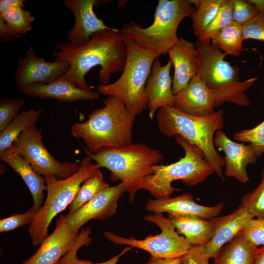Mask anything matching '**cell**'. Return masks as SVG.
Returning <instances> with one entry per match:
<instances>
[{
  "label": "cell",
  "mask_w": 264,
  "mask_h": 264,
  "mask_svg": "<svg viewBox=\"0 0 264 264\" xmlns=\"http://www.w3.org/2000/svg\"><path fill=\"white\" fill-rule=\"evenodd\" d=\"M54 61L66 62L69 68L62 77L84 89H90L86 75L93 67L99 66V79L108 84L111 74L123 70L127 58V47L120 29L110 27L94 33L89 42L81 46L69 42L57 43Z\"/></svg>",
  "instance_id": "6da1fadb"
},
{
  "label": "cell",
  "mask_w": 264,
  "mask_h": 264,
  "mask_svg": "<svg viewBox=\"0 0 264 264\" xmlns=\"http://www.w3.org/2000/svg\"><path fill=\"white\" fill-rule=\"evenodd\" d=\"M104 106L95 109L84 122L74 123L71 133L81 138L89 152L104 148H119L133 143L132 129L135 115L120 99L108 96Z\"/></svg>",
  "instance_id": "7a4b0ae2"
},
{
  "label": "cell",
  "mask_w": 264,
  "mask_h": 264,
  "mask_svg": "<svg viewBox=\"0 0 264 264\" xmlns=\"http://www.w3.org/2000/svg\"><path fill=\"white\" fill-rule=\"evenodd\" d=\"M156 119L159 132L167 137L181 136L199 148L215 173L224 179L222 167L224 159L217 151L214 138L216 132L224 127L223 110L221 109L205 116L186 113L174 106H164L157 111Z\"/></svg>",
  "instance_id": "3957f363"
},
{
  "label": "cell",
  "mask_w": 264,
  "mask_h": 264,
  "mask_svg": "<svg viewBox=\"0 0 264 264\" xmlns=\"http://www.w3.org/2000/svg\"><path fill=\"white\" fill-rule=\"evenodd\" d=\"M86 155L100 167L108 169L112 181H120L132 202L143 189L145 178L153 173V167L163 160L160 151L143 143H132L119 148H104L95 153L85 149Z\"/></svg>",
  "instance_id": "277c9868"
},
{
  "label": "cell",
  "mask_w": 264,
  "mask_h": 264,
  "mask_svg": "<svg viewBox=\"0 0 264 264\" xmlns=\"http://www.w3.org/2000/svg\"><path fill=\"white\" fill-rule=\"evenodd\" d=\"M195 11L190 0H159L153 23L142 27L133 21L124 24L121 33L141 47L159 56L168 53L178 42L177 29L185 18L192 17Z\"/></svg>",
  "instance_id": "5b68a950"
},
{
  "label": "cell",
  "mask_w": 264,
  "mask_h": 264,
  "mask_svg": "<svg viewBox=\"0 0 264 264\" xmlns=\"http://www.w3.org/2000/svg\"><path fill=\"white\" fill-rule=\"evenodd\" d=\"M195 44L198 51L200 66L198 73L216 96L215 107L225 102L240 106H248L250 101L245 91L252 86L257 77L244 81L239 78V67L225 60L226 55L211 41L197 40Z\"/></svg>",
  "instance_id": "8992f818"
},
{
  "label": "cell",
  "mask_w": 264,
  "mask_h": 264,
  "mask_svg": "<svg viewBox=\"0 0 264 264\" xmlns=\"http://www.w3.org/2000/svg\"><path fill=\"white\" fill-rule=\"evenodd\" d=\"M127 58L121 76L114 82L98 84L99 93L121 99L133 114L138 115L147 109L146 86L152 67L159 56L141 47L130 39H124Z\"/></svg>",
  "instance_id": "52a82bcc"
},
{
  "label": "cell",
  "mask_w": 264,
  "mask_h": 264,
  "mask_svg": "<svg viewBox=\"0 0 264 264\" xmlns=\"http://www.w3.org/2000/svg\"><path fill=\"white\" fill-rule=\"evenodd\" d=\"M174 137L183 149L184 156L169 165L154 166L153 173L146 176L143 181V189L155 198H169L174 191H180L172 186L174 181L181 180L187 186H196L215 173L199 148L180 136Z\"/></svg>",
  "instance_id": "ba28073f"
},
{
  "label": "cell",
  "mask_w": 264,
  "mask_h": 264,
  "mask_svg": "<svg viewBox=\"0 0 264 264\" xmlns=\"http://www.w3.org/2000/svg\"><path fill=\"white\" fill-rule=\"evenodd\" d=\"M93 161L86 155L81 160L79 170L66 178L58 179L52 175L44 176L47 186L46 198L28 228L34 246L41 245L47 237L51 221L69 206L84 182L100 170V166Z\"/></svg>",
  "instance_id": "9c48e42d"
},
{
  "label": "cell",
  "mask_w": 264,
  "mask_h": 264,
  "mask_svg": "<svg viewBox=\"0 0 264 264\" xmlns=\"http://www.w3.org/2000/svg\"><path fill=\"white\" fill-rule=\"evenodd\" d=\"M148 222L155 224L161 229V233L149 235L142 240L133 237L125 238L110 231H105L103 235L116 244L127 245L132 248H138L149 252L151 256L160 259H172L181 258L193 246L179 235L169 218L162 214H149L144 217Z\"/></svg>",
  "instance_id": "30bf717a"
},
{
  "label": "cell",
  "mask_w": 264,
  "mask_h": 264,
  "mask_svg": "<svg viewBox=\"0 0 264 264\" xmlns=\"http://www.w3.org/2000/svg\"><path fill=\"white\" fill-rule=\"evenodd\" d=\"M12 147L22 156L39 175H52L56 177H68L79 169L80 163L60 162L44 146L41 129L32 126L22 133L13 143Z\"/></svg>",
  "instance_id": "8fae6325"
},
{
  "label": "cell",
  "mask_w": 264,
  "mask_h": 264,
  "mask_svg": "<svg viewBox=\"0 0 264 264\" xmlns=\"http://www.w3.org/2000/svg\"><path fill=\"white\" fill-rule=\"evenodd\" d=\"M69 68L66 62H46L29 49L19 59L15 82L20 90L32 85L47 84L62 77Z\"/></svg>",
  "instance_id": "7c38bea8"
},
{
  "label": "cell",
  "mask_w": 264,
  "mask_h": 264,
  "mask_svg": "<svg viewBox=\"0 0 264 264\" xmlns=\"http://www.w3.org/2000/svg\"><path fill=\"white\" fill-rule=\"evenodd\" d=\"M79 232H73L66 215H60L53 232L44 239L38 250L22 264H57L77 242Z\"/></svg>",
  "instance_id": "4fadbf2b"
},
{
  "label": "cell",
  "mask_w": 264,
  "mask_h": 264,
  "mask_svg": "<svg viewBox=\"0 0 264 264\" xmlns=\"http://www.w3.org/2000/svg\"><path fill=\"white\" fill-rule=\"evenodd\" d=\"M125 192L124 184L120 182L116 185L104 189L75 212L66 215L67 222L73 232L92 220H104L113 216L116 212L119 198Z\"/></svg>",
  "instance_id": "5bb4252c"
},
{
  "label": "cell",
  "mask_w": 264,
  "mask_h": 264,
  "mask_svg": "<svg viewBox=\"0 0 264 264\" xmlns=\"http://www.w3.org/2000/svg\"><path fill=\"white\" fill-rule=\"evenodd\" d=\"M214 144L225 154V176L235 178L242 183H247L249 178L247 166L255 164L259 158L252 146L233 141L222 130L216 132Z\"/></svg>",
  "instance_id": "9a60e30c"
},
{
  "label": "cell",
  "mask_w": 264,
  "mask_h": 264,
  "mask_svg": "<svg viewBox=\"0 0 264 264\" xmlns=\"http://www.w3.org/2000/svg\"><path fill=\"white\" fill-rule=\"evenodd\" d=\"M96 0H65L63 3L73 13L75 23L67 33V37L72 44L81 46L87 44L92 35L98 31L108 29L93 11L98 3Z\"/></svg>",
  "instance_id": "2e32d148"
},
{
  "label": "cell",
  "mask_w": 264,
  "mask_h": 264,
  "mask_svg": "<svg viewBox=\"0 0 264 264\" xmlns=\"http://www.w3.org/2000/svg\"><path fill=\"white\" fill-rule=\"evenodd\" d=\"M216 96L197 73L187 86L175 95L174 107L194 116H205L214 113Z\"/></svg>",
  "instance_id": "e0dca14e"
},
{
  "label": "cell",
  "mask_w": 264,
  "mask_h": 264,
  "mask_svg": "<svg viewBox=\"0 0 264 264\" xmlns=\"http://www.w3.org/2000/svg\"><path fill=\"white\" fill-rule=\"evenodd\" d=\"M223 208L220 203L213 206H206L197 203L190 193H184L175 198L149 199L146 209L156 214H168V218L183 215H192L209 220L216 217Z\"/></svg>",
  "instance_id": "ac0fdd59"
},
{
  "label": "cell",
  "mask_w": 264,
  "mask_h": 264,
  "mask_svg": "<svg viewBox=\"0 0 264 264\" xmlns=\"http://www.w3.org/2000/svg\"><path fill=\"white\" fill-rule=\"evenodd\" d=\"M172 62L169 59L162 66L159 57L153 63L148 77L146 90L147 95L149 116L152 120L156 111L161 107L174 106L175 94L172 90L173 79L170 75Z\"/></svg>",
  "instance_id": "d6986e66"
},
{
  "label": "cell",
  "mask_w": 264,
  "mask_h": 264,
  "mask_svg": "<svg viewBox=\"0 0 264 264\" xmlns=\"http://www.w3.org/2000/svg\"><path fill=\"white\" fill-rule=\"evenodd\" d=\"M168 54L174 67L172 90L175 95L197 74L200 60L195 43L182 38H179Z\"/></svg>",
  "instance_id": "ffe728a7"
},
{
  "label": "cell",
  "mask_w": 264,
  "mask_h": 264,
  "mask_svg": "<svg viewBox=\"0 0 264 264\" xmlns=\"http://www.w3.org/2000/svg\"><path fill=\"white\" fill-rule=\"evenodd\" d=\"M20 92L31 96L69 102L93 101L99 97L98 92L82 89L62 77L47 84L28 86L21 89Z\"/></svg>",
  "instance_id": "44dd1931"
},
{
  "label": "cell",
  "mask_w": 264,
  "mask_h": 264,
  "mask_svg": "<svg viewBox=\"0 0 264 264\" xmlns=\"http://www.w3.org/2000/svg\"><path fill=\"white\" fill-rule=\"evenodd\" d=\"M254 218L247 209L240 204L232 213L222 217H215V231L204 251L209 258H214L221 247L241 231L246 222Z\"/></svg>",
  "instance_id": "7402d4cb"
},
{
  "label": "cell",
  "mask_w": 264,
  "mask_h": 264,
  "mask_svg": "<svg viewBox=\"0 0 264 264\" xmlns=\"http://www.w3.org/2000/svg\"><path fill=\"white\" fill-rule=\"evenodd\" d=\"M0 159L21 176L32 195L33 206L39 211L44 203V191L47 189L44 177L37 174L12 146L0 153Z\"/></svg>",
  "instance_id": "603a6c76"
},
{
  "label": "cell",
  "mask_w": 264,
  "mask_h": 264,
  "mask_svg": "<svg viewBox=\"0 0 264 264\" xmlns=\"http://www.w3.org/2000/svg\"><path fill=\"white\" fill-rule=\"evenodd\" d=\"M171 221L179 234L192 246H205L211 240L215 229L213 219L206 220L192 215L174 217Z\"/></svg>",
  "instance_id": "cb8c5ba5"
},
{
  "label": "cell",
  "mask_w": 264,
  "mask_h": 264,
  "mask_svg": "<svg viewBox=\"0 0 264 264\" xmlns=\"http://www.w3.org/2000/svg\"><path fill=\"white\" fill-rule=\"evenodd\" d=\"M260 250L240 232L221 247L214 264H255Z\"/></svg>",
  "instance_id": "d4e9b609"
},
{
  "label": "cell",
  "mask_w": 264,
  "mask_h": 264,
  "mask_svg": "<svg viewBox=\"0 0 264 264\" xmlns=\"http://www.w3.org/2000/svg\"><path fill=\"white\" fill-rule=\"evenodd\" d=\"M42 112V109H34L20 112L0 132V153L10 148L24 131L35 125Z\"/></svg>",
  "instance_id": "484cf974"
},
{
  "label": "cell",
  "mask_w": 264,
  "mask_h": 264,
  "mask_svg": "<svg viewBox=\"0 0 264 264\" xmlns=\"http://www.w3.org/2000/svg\"><path fill=\"white\" fill-rule=\"evenodd\" d=\"M210 41L226 55L237 57L243 51L242 25L233 22L212 36Z\"/></svg>",
  "instance_id": "4316f807"
},
{
  "label": "cell",
  "mask_w": 264,
  "mask_h": 264,
  "mask_svg": "<svg viewBox=\"0 0 264 264\" xmlns=\"http://www.w3.org/2000/svg\"><path fill=\"white\" fill-rule=\"evenodd\" d=\"M190 1L195 6V11L191 18L194 33L198 38L215 18L223 0H193Z\"/></svg>",
  "instance_id": "83f0119b"
},
{
  "label": "cell",
  "mask_w": 264,
  "mask_h": 264,
  "mask_svg": "<svg viewBox=\"0 0 264 264\" xmlns=\"http://www.w3.org/2000/svg\"><path fill=\"white\" fill-rule=\"evenodd\" d=\"M109 187V184L105 182L103 174L99 170L96 175L87 179L82 184L69 206L68 214L75 212L98 193Z\"/></svg>",
  "instance_id": "f1b7e54d"
},
{
  "label": "cell",
  "mask_w": 264,
  "mask_h": 264,
  "mask_svg": "<svg viewBox=\"0 0 264 264\" xmlns=\"http://www.w3.org/2000/svg\"><path fill=\"white\" fill-rule=\"evenodd\" d=\"M6 25L16 37L30 31L35 18L23 7L11 8L0 13Z\"/></svg>",
  "instance_id": "f546056e"
},
{
  "label": "cell",
  "mask_w": 264,
  "mask_h": 264,
  "mask_svg": "<svg viewBox=\"0 0 264 264\" xmlns=\"http://www.w3.org/2000/svg\"><path fill=\"white\" fill-rule=\"evenodd\" d=\"M232 3L233 0H223L216 16L198 38V40L210 41L212 36L233 22Z\"/></svg>",
  "instance_id": "4dcf8cb0"
},
{
  "label": "cell",
  "mask_w": 264,
  "mask_h": 264,
  "mask_svg": "<svg viewBox=\"0 0 264 264\" xmlns=\"http://www.w3.org/2000/svg\"><path fill=\"white\" fill-rule=\"evenodd\" d=\"M262 176L257 187L242 197L241 204L254 218H264V166Z\"/></svg>",
  "instance_id": "1f68e13d"
},
{
  "label": "cell",
  "mask_w": 264,
  "mask_h": 264,
  "mask_svg": "<svg viewBox=\"0 0 264 264\" xmlns=\"http://www.w3.org/2000/svg\"><path fill=\"white\" fill-rule=\"evenodd\" d=\"M233 138L238 142L250 144L260 157L264 153V120L252 129L235 132Z\"/></svg>",
  "instance_id": "d6a6232c"
},
{
  "label": "cell",
  "mask_w": 264,
  "mask_h": 264,
  "mask_svg": "<svg viewBox=\"0 0 264 264\" xmlns=\"http://www.w3.org/2000/svg\"><path fill=\"white\" fill-rule=\"evenodd\" d=\"M25 103L22 98H4L0 101V132L2 131L20 113Z\"/></svg>",
  "instance_id": "836d02e7"
},
{
  "label": "cell",
  "mask_w": 264,
  "mask_h": 264,
  "mask_svg": "<svg viewBox=\"0 0 264 264\" xmlns=\"http://www.w3.org/2000/svg\"><path fill=\"white\" fill-rule=\"evenodd\" d=\"M240 233L254 245L257 247L264 246V218L249 219Z\"/></svg>",
  "instance_id": "e575fe53"
},
{
  "label": "cell",
  "mask_w": 264,
  "mask_h": 264,
  "mask_svg": "<svg viewBox=\"0 0 264 264\" xmlns=\"http://www.w3.org/2000/svg\"><path fill=\"white\" fill-rule=\"evenodd\" d=\"M38 210L32 206L22 214H14L0 220V232L12 231L26 224H30Z\"/></svg>",
  "instance_id": "d590c367"
},
{
  "label": "cell",
  "mask_w": 264,
  "mask_h": 264,
  "mask_svg": "<svg viewBox=\"0 0 264 264\" xmlns=\"http://www.w3.org/2000/svg\"><path fill=\"white\" fill-rule=\"evenodd\" d=\"M259 13L256 6L249 0H233L232 17L234 22L242 25Z\"/></svg>",
  "instance_id": "8d00e7d4"
},
{
  "label": "cell",
  "mask_w": 264,
  "mask_h": 264,
  "mask_svg": "<svg viewBox=\"0 0 264 264\" xmlns=\"http://www.w3.org/2000/svg\"><path fill=\"white\" fill-rule=\"evenodd\" d=\"M243 40L254 39L264 42V15L259 13L242 25Z\"/></svg>",
  "instance_id": "74e56055"
},
{
  "label": "cell",
  "mask_w": 264,
  "mask_h": 264,
  "mask_svg": "<svg viewBox=\"0 0 264 264\" xmlns=\"http://www.w3.org/2000/svg\"><path fill=\"white\" fill-rule=\"evenodd\" d=\"M80 247L75 246L68 253L63 256L58 262L57 264H117L120 258L131 250V247L128 246L117 255L114 256L110 260L101 263H92L89 260H80L77 257V252Z\"/></svg>",
  "instance_id": "f35d334b"
},
{
  "label": "cell",
  "mask_w": 264,
  "mask_h": 264,
  "mask_svg": "<svg viewBox=\"0 0 264 264\" xmlns=\"http://www.w3.org/2000/svg\"><path fill=\"white\" fill-rule=\"evenodd\" d=\"M181 259V264H209L210 258L204 253L203 246L201 245L193 246Z\"/></svg>",
  "instance_id": "ab89813d"
},
{
  "label": "cell",
  "mask_w": 264,
  "mask_h": 264,
  "mask_svg": "<svg viewBox=\"0 0 264 264\" xmlns=\"http://www.w3.org/2000/svg\"><path fill=\"white\" fill-rule=\"evenodd\" d=\"M15 36H16V35L8 27L2 17L0 16V42L4 43L9 42Z\"/></svg>",
  "instance_id": "60d3db41"
},
{
  "label": "cell",
  "mask_w": 264,
  "mask_h": 264,
  "mask_svg": "<svg viewBox=\"0 0 264 264\" xmlns=\"http://www.w3.org/2000/svg\"><path fill=\"white\" fill-rule=\"evenodd\" d=\"M24 0H0V13L13 7H23Z\"/></svg>",
  "instance_id": "b9f144b4"
},
{
  "label": "cell",
  "mask_w": 264,
  "mask_h": 264,
  "mask_svg": "<svg viewBox=\"0 0 264 264\" xmlns=\"http://www.w3.org/2000/svg\"><path fill=\"white\" fill-rule=\"evenodd\" d=\"M181 258L165 259L156 258L151 256L149 260L144 264H181Z\"/></svg>",
  "instance_id": "7bdbcfd3"
},
{
  "label": "cell",
  "mask_w": 264,
  "mask_h": 264,
  "mask_svg": "<svg viewBox=\"0 0 264 264\" xmlns=\"http://www.w3.org/2000/svg\"><path fill=\"white\" fill-rule=\"evenodd\" d=\"M256 6L259 12L264 15V0H249Z\"/></svg>",
  "instance_id": "ee69618b"
},
{
  "label": "cell",
  "mask_w": 264,
  "mask_h": 264,
  "mask_svg": "<svg viewBox=\"0 0 264 264\" xmlns=\"http://www.w3.org/2000/svg\"><path fill=\"white\" fill-rule=\"evenodd\" d=\"M255 264H264V246L261 247Z\"/></svg>",
  "instance_id": "f6af8a7d"
}]
</instances>
